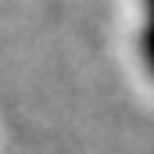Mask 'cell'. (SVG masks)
I'll return each instance as SVG.
<instances>
[{"label": "cell", "mask_w": 154, "mask_h": 154, "mask_svg": "<svg viewBox=\"0 0 154 154\" xmlns=\"http://www.w3.org/2000/svg\"><path fill=\"white\" fill-rule=\"evenodd\" d=\"M140 61L154 79V0H143V29H140Z\"/></svg>", "instance_id": "cell-1"}]
</instances>
